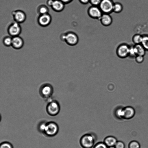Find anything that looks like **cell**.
Masks as SVG:
<instances>
[{
	"mask_svg": "<svg viewBox=\"0 0 148 148\" xmlns=\"http://www.w3.org/2000/svg\"><path fill=\"white\" fill-rule=\"evenodd\" d=\"M39 92L41 97L46 101L51 100L53 94V86L49 83H45L42 85L39 90Z\"/></svg>",
	"mask_w": 148,
	"mask_h": 148,
	"instance_id": "cell-1",
	"label": "cell"
},
{
	"mask_svg": "<svg viewBox=\"0 0 148 148\" xmlns=\"http://www.w3.org/2000/svg\"><path fill=\"white\" fill-rule=\"evenodd\" d=\"M47 114L52 116L57 115L60 110V106L58 102L55 100L51 99L48 101L46 106Z\"/></svg>",
	"mask_w": 148,
	"mask_h": 148,
	"instance_id": "cell-2",
	"label": "cell"
},
{
	"mask_svg": "<svg viewBox=\"0 0 148 148\" xmlns=\"http://www.w3.org/2000/svg\"><path fill=\"white\" fill-rule=\"evenodd\" d=\"M95 136L91 134H86L82 136L80 140V143L84 148H91L94 145Z\"/></svg>",
	"mask_w": 148,
	"mask_h": 148,
	"instance_id": "cell-3",
	"label": "cell"
},
{
	"mask_svg": "<svg viewBox=\"0 0 148 148\" xmlns=\"http://www.w3.org/2000/svg\"><path fill=\"white\" fill-rule=\"evenodd\" d=\"M62 39L68 45L71 46L76 45L79 40L78 35L73 32H69L63 35Z\"/></svg>",
	"mask_w": 148,
	"mask_h": 148,
	"instance_id": "cell-4",
	"label": "cell"
},
{
	"mask_svg": "<svg viewBox=\"0 0 148 148\" xmlns=\"http://www.w3.org/2000/svg\"><path fill=\"white\" fill-rule=\"evenodd\" d=\"M114 3L112 0H101L99 7L103 13L110 14L113 12Z\"/></svg>",
	"mask_w": 148,
	"mask_h": 148,
	"instance_id": "cell-5",
	"label": "cell"
},
{
	"mask_svg": "<svg viewBox=\"0 0 148 148\" xmlns=\"http://www.w3.org/2000/svg\"><path fill=\"white\" fill-rule=\"evenodd\" d=\"M130 45L125 43L119 45L117 47L116 53L117 56L121 58H125L128 57Z\"/></svg>",
	"mask_w": 148,
	"mask_h": 148,
	"instance_id": "cell-6",
	"label": "cell"
},
{
	"mask_svg": "<svg viewBox=\"0 0 148 148\" xmlns=\"http://www.w3.org/2000/svg\"><path fill=\"white\" fill-rule=\"evenodd\" d=\"M87 13L91 18L99 20L103 14L99 6L93 5H91L88 8Z\"/></svg>",
	"mask_w": 148,
	"mask_h": 148,
	"instance_id": "cell-7",
	"label": "cell"
},
{
	"mask_svg": "<svg viewBox=\"0 0 148 148\" xmlns=\"http://www.w3.org/2000/svg\"><path fill=\"white\" fill-rule=\"evenodd\" d=\"M58 127L56 123L51 122L47 123L44 133L48 136H53L58 133Z\"/></svg>",
	"mask_w": 148,
	"mask_h": 148,
	"instance_id": "cell-8",
	"label": "cell"
},
{
	"mask_svg": "<svg viewBox=\"0 0 148 148\" xmlns=\"http://www.w3.org/2000/svg\"><path fill=\"white\" fill-rule=\"evenodd\" d=\"M8 31L11 35L14 36H17L21 32V28L18 23L16 22L14 23L9 27Z\"/></svg>",
	"mask_w": 148,
	"mask_h": 148,
	"instance_id": "cell-9",
	"label": "cell"
},
{
	"mask_svg": "<svg viewBox=\"0 0 148 148\" xmlns=\"http://www.w3.org/2000/svg\"><path fill=\"white\" fill-rule=\"evenodd\" d=\"M99 20L103 26L108 27L111 25L113 20L110 14L103 13Z\"/></svg>",
	"mask_w": 148,
	"mask_h": 148,
	"instance_id": "cell-10",
	"label": "cell"
},
{
	"mask_svg": "<svg viewBox=\"0 0 148 148\" xmlns=\"http://www.w3.org/2000/svg\"><path fill=\"white\" fill-rule=\"evenodd\" d=\"M38 21L39 24L41 26H47L50 23L51 17L47 13L42 14L39 17Z\"/></svg>",
	"mask_w": 148,
	"mask_h": 148,
	"instance_id": "cell-11",
	"label": "cell"
},
{
	"mask_svg": "<svg viewBox=\"0 0 148 148\" xmlns=\"http://www.w3.org/2000/svg\"><path fill=\"white\" fill-rule=\"evenodd\" d=\"M124 111L123 118L129 119L132 118L135 114L134 109L132 107L128 106L123 108Z\"/></svg>",
	"mask_w": 148,
	"mask_h": 148,
	"instance_id": "cell-12",
	"label": "cell"
},
{
	"mask_svg": "<svg viewBox=\"0 0 148 148\" xmlns=\"http://www.w3.org/2000/svg\"><path fill=\"white\" fill-rule=\"evenodd\" d=\"M23 45V39L18 36H14L12 38V45L14 48L19 49L21 48Z\"/></svg>",
	"mask_w": 148,
	"mask_h": 148,
	"instance_id": "cell-13",
	"label": "cell"
},
{
	"mask_svg": "<svg viewBox=\"0 0 148 148\" xmlns=\"http://www.w3.org/2000/svg\"><path fill=\"white\" fill-rule=\"evenodd\" d=\"M51 6L56 11L60 12L64 9V3L60 0H56L53 1Z\"/></svg>",
	"mask_w": 148,
	"mask_h": 148,
	"instance_id": "cell-14",
	"label": "cell"
},
{
	"mask_svg": "<svg viewBox=\"0 0 148 148\" xmlns=\"http://www.w3.org/2000/svg\"><path fill=\"white\" fill-rule=\"evenodd\" d=\"M14 17L17 22L22 23L24 22L26 16L23 12L19 11L14 13Z\"/></svg>",
	"mask_w": 148,
	"mask_h": 148,
	"instance_id": "cell-15",
	"label": "cell"
},
{
	"mask_svg": "<svg viewBox=\"0 0 148 148\" xmlns=\"http://www.w3.org/2000/svg\"><path fill=\"white\" fill-rule=\"evenodd\" d=\"M117 141L116 138L115 137L109 136L105 138L103 142L108 147L114 146Z\"/></svg>",
	"mask_w": 148,
	"mask_h": 148,
	"instance_id": "cell-16",
	"label": "cell"
},
{
	"mask_svg": "<svg viewBox=\"0 0 148 148\" xmlns=\"http://www.w3.org/2000/svg\"><path fill=\"white\" fill-rule=\"evenodd\" d=\"M134 47L136 55L145 56L146 51L141 44L134 45Z\"/></svg>",
	"mask_w": 148,
	"mask_h": 148,
	"instance_id": "cell-17",
	"label": "cell"
},
{
	"mask_svg": "<svg viewBox=\"0 0 148 148\" xmlns=\"http://www.w3.org/2000/svg\"><path fill=\"white\" fill-rule=\"evenodd\" d=\"M143 38V35L139 34H134L132 38V40L134 45L141 44Z\"/></svg>",
	"mask_w": 148,
	"mask_h": 148,
	"instance_id": "cell-18",
	"label": "cell"
},
{
	"mask_svg": "<svg viewBox=\"0 0 148 148\" xmlns=\"http://www.w3.org/2000/svg\"><path fill=\"white\" fill-rule=\"evenodd\" d=\"M123 6L121 3L119 2L114 3L113 9V12L119 13L123 11Z\"/></svg>",
	"mask_w": 148,
	"mask_h": 148,
	"instance_id": "cell-19",
	"label": "cell"
},
{
	"mask_svg": "<svg viewBox=\"0 0 148 148\" xmlns=\"http://www.w3.org/2000/svg\"><path fill=\"white\" fill-rule=\"evenodd\" d=\"M146 51H148V34L143 35V38L141 43Z\"/></svg>",
	"mask_w": 148,
	"mask_h": 148,
	"instance_id": "cell-20",
	"label": "cell"
},
{
	"mask_svg": "<svg viewBox=\"0 0 148 148\" xmlns=\"http://www.w3.org/2000/svg\"><path fill=\"white\" fill-rule=\"evenodd\" d=\"M116 116L119 118H123L124 113L123 108H118L115 111Z\"/></svg>",
	"mask_w": 148,
	"mask_h": 148,
	"instance_id": "cell-21",
	"label": "cell"
},
{
	"mask_svg": "<svg viewBox=\"0 0 148 148\" xmlns=\"http://www.w3.org/2000/svg\"><path fill=\"white\" fill-rule=\"evenodd\" d=\"M136 56V55L134 49V45H130L128 57L133 58H135Z\"/></svg>",
	"mask_w": 148,
	"mask_h": 148,
	"instance_id": "cell-22",
	"label": "cell"
},
{
	"mask_svg": "<svg viewBox=\"0 0 148 148\" xmlns=\"http://www.w3.org/2000/svg\"><path fill=\"white\" fill-rule=\"evenodd\" d=\"M0 148H13L12 145L8 142H4L0 144Z\"/></svg>",
	"mask_w": 148,
	"mask_h": 148,
	"instance_id": "cell-23",
	"label": "cell"
},
{
	"mask_svg": "<svg viewBox=\"0 0 148 148\" xmlns=\"http://www.w3.org/2000/svg\"><path fill=\"white\" fill-rule=\"evenodd\" d=\"M108 147L103 142H100L96 144L93 148H108Z\"/></svg>",
	"mask_w": 148,
	"mask_h": 148,
	"instance_id": "cell-24",
	"label": "cell"
},
{
	"mask_svg": "<svg viewBox=\"0 0 148 148\" xmlns=\"http://www.w3.org/2000/svg\"><path fill=\"white\" fill-rule=\"evenodd\" d=\"M3 42L5 45L10 46L12 45V38L9 37H8L4 38Z\"/></svg>",
	"mask_w": 148,
	"mask_h": 148,
	"instance_id": "cell-25",
	"label": "cell"
},
{
	"mask_svg": "<svg viewBox=\"0 0 148 148\" xmlns=\"http://www.w3.org/2000/svg\"><path fill=\"white\" fill-rule=\"evenodd\" d=\"M144 57L142 56L136 55L135 58L136 61L138 63H142L144 60Z\"/></svg>",
	"mask_w": 148,
	"mask_h": 148,
	"instance_id": "cell-26",
	"label": "cell"
},
{
	"mask_svg": "<svg viewBox=\"0 0 148 148\" xmlns=\"http://www.w3.org/2000/svg\"><path fill=\"white\" fill-rule=\"evenodd\" d=\"M101 0H90L89 3L91 5L99 6Z\"/></svg>",
	"mask_w": 148,
	"mask_h": 148,
	"instance_id": "cell-27",
	"label": "cell"
},
{
	"mask_svg": "<svg viewBox=\"0 0 148 148\" xmlns=\"http://www.w3.org/2000/svg\"><path fill=\"white\" fill-rule=\"evenodd\" d=\"M130 148H139V144L137 142L133 141L131 142L130 144Z\"/></svg>",
	"mask_w": 148,
	"mask_h": 148,
	"instance_id": "cell-28",
	"label": "cell"
},
{
	"mask_svg": "<svg viewBox=\"0 0 148 148\" xmlns=\"http://www.w3.org/2000/svg\"><path fill=\"white\" fill-rule=\"evenodd\" d=\"M47 123H45V122L41 123L39 125L38 127L40 131L44 132Z\"/></svg>",
	"mask_w": 148,
	"mask_h": 148,
	"instance_id": "cell-29",
	"label": "cell"
},
{
	"mask_svg": "<svg viewBox=\"0 0 148 148\" xmlns=\"http://www.w3.org/2000/svg\"><path fill=\"white\" fill-rule=\"evenodd\" d=\"M114 147L116 148H124L125 145L122 141H117Z\"/></svg>",
	"mask_w": 148,
	"mask_h": 148,
	"instance_id": "cell-30",
	"label": "cell"
},
{
	"mask_svg": "<svg viewBox=\"0 0 148 148\" xmlns=\"http://www.w3.org/2000/svg\"><path fill=\"white\" fill-rule=\"evenodd\" d=\"M48 12V9L47 8L45 7H42L39 9V12L42 14H47Z\"/></svg>",
	"mask_w": 148,
	"mask_h": 148,
	"instance_id": "cell-31",
	"label": "cell"
},
{
	"mask_svg": "<svg viewBox=\"0 0 148 148\" xmlns=\"http://www.w3.org/2000/svg\"><path fill=\"white\" fill-rule=\"evenodd\" d=\"M79 2L83 4H86L89 3L90 0H79Z\"/></svg>",
	"mask_w": 148,
	"mask_h": 148,
	"instance_id": "cell-32",
	"label": "cell"
},
{
	"mask_svg": "<svg viewBox=\"0 0 148 148\" xmlns=\"http://www.w3.org/2000/svg\"><path fill=\"white\" fill-rule=\"evenodd\" d=\"M64 4L68 3H70L73 0H60Z\"/></svg>",
	"mask_w": 148,
	"mask_h": 148,
	"instance_id": "cell-33",
	"label": "cell"
},
{
	"mask_svg": "<svg viewBox=\"0 0 148 148\" xmlns=\"http://www.w3.org/2000/svg\"><path fill=\"white\" fill-rule=\"evenodd\" d=\"M53 1L52 0H49L48 3V4L49 5L51 6L53 3Z\"/></svg>",
	"mask_w": 148,
	"mask_h": 148,
	"instance_id": "cell-34",
	"label": "cell"
},
{
	"mask_svg": "<svg viewBox=\"0 0 148 148\" xmlns=\"http://www.w3.org/2000/svg\"><path fill=\"white\" fill-rule=\"evenodd\" d=\"M108 148H116L114 146L108 147Z\"/></svg>",
	"mask_w": 148,
	"mask_h": 148,
	"instance_id": "cell-35",
	"label": "cell"
}]
</instances>
